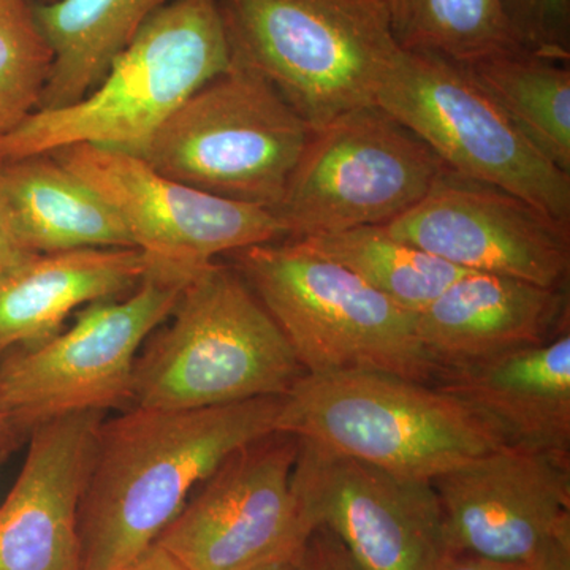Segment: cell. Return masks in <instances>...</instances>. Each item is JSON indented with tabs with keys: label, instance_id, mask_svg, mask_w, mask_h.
Here are the masks:
<instances>
[{
	"label": "cell",
	"instance_id": "obj_14",
	"mask_svg": "<svg viewBox=\"0 0 570 570\" xmlns=\"http://www.w3.org/2000/svg\"><path fill=\"white\" fill-rule=\"evenodd\" d=\"M385 228L464 272L569 287L570 224L448 167L417 205Z\"/></svg>",
	"mask_w": 570,
	"mask_h": 570
},
{
	"label": "cell",
	"instance_id": "obj_18",
	"mask_svg": "<svg viewBox=\"0 0 570 570\" xmlns=\"http://www.w3.org/2000/svg\"><path fill=\"white\" fill-rule=\"evenodd\" d=\"M504 442L524 452L570 455V330L491 362L439 374Z\"/></svg>",
	"mask_w": 570,
	"mask_h": 570
},
{
	"label": "cell",
	"instance_id": "obj_28",
	"mask_svg": "<svg viewBox=\"0 0 570 570\" xmlns=\"http://www.w3.org/2000/svg\"><path fill=\"white\" fill-rule=\"evenodd\" d=\"M36 255L22 245L13 220H11L9 206L0 189V279L18 268L22 262Z\"/></svg>",
	"mask_w": 570,
	"mask_h": 570
},
{
	"label": "cell",
	"instance_id": "obj_8",
	"mask_svg": "<svg viewBox=\"0 0 570 570\" xmlns=\"http://www.w3.org/2000/svg\"><path fill=\"white\" fill-rule=\"evenodd\" d=\"M195 275L151 268L119 298L86 306L69 328L0 356V385L18 426L130 406L135 362Z\"/></svg>",
	"mask_w": 570,
	"mask_h": 570
},
{
	"label": "cell",
	"instance_id": "obj_13",
	"mask_svg": "<svg viewBox=\"0 0 570 570\" xmlns=\"http://www.w3.org/2000/svg\"><path fill=\"white\" fill-rule=\"evenodd\" d=\"M292 487L311 531H332L370 570H430L452 553L431 480L298 438Z\"/></svg>",
	"mask_w": 570,
	"mask_h": 570
},
{
	"label": "cell",
	"instance_id": "obj_22",
	"mask_svg": "<svg viewBox=\"0 0 570 570\" xmlns=\"http://www.w3.org/2000/svg\"><path fill=\"white\" fill-rule=\"evenodd\" d=\"M354 273L379 294L411 313H422L464 269L390 234L385 225H363L292 239Z\"/></svg>",
	"mask_w": 570,
	"mask_h": 570
},
{
	"label": "cell",
	"instance_id": "obj_15",
	"mask_svg": "<svg viewBox=\"0 0 570 570\" xmlns=\"http://www.w3.org/2000/svg\"><path fill=\"white\" fill-rule=\"evenodd\" d=\"M431 482L452 553L524 568L570 528V455L504 448Z\"/></svg>",
	"mask_w": 570,
	"mask_h": 570
},
{
	"label": "cell",
	"instance_id": "obj_30",
	"mask_svg": "<svg viewBox=\"0 0 570 570\" xmlns=\"http://www.w3.org/2000/svg\"><path fill=\"white\" fill-rule=\"evenodd\" d=\"M26 442H28V438L11 414L2 385H0V463H6Z\"/></svg>",
	"mask_w": 570,
	"mask_h": 570
},
{
	"label": "cell",
	"instance_id": "obj_12",
	"mask_svg": "<svg viewBox=\"0 0 570 570\" xmlns=\"http://www.w3.org/2000/svg\"><path fill=\"white\" fill-rule=\"evenodd\" d=\"M298 438L273 431L235 450L194 490L154 546L184 570L295 560L311 534L292 487Z\"/></svg>",
	"mask_w": 570,
	"mask_h": 570
},
{
	"label": "cell",
	"instance_id": "obj_2",
	"mask_svg": "<svg viewBox=\"0 0 570 570\" xmlns=\"http://www.w3.org/2000/svg\"><path fill=\"white\" fill-rule=\"evenodd\" d=\"M232 61L219 2L171 0L149 18L88 96L33 111L0 135V163L77 145L140 156L160 124Z\"/></svg>",
	"mask_w": 570,
	"mask_h": 570
},
{
	"label": "cell",
	"instance_id": "obj_7",
	"mask_svg": "<svg viewBox=\"0 0 570 570\" xmlns=\"http://www.w3.org/2000/svg\"><path fill=\"white\" fill-rule=\"evenodd\" d=\"M311 135L298 111L234 58L160 124L140 157L195 189L276 209Z\"/></svg>",
	"mask_w": 570,
	"mask_h": 570
},
{
	"label": "cell",
	"instance_id": "obj_6",
	"mask_svg": "<svg viewBox=\"0 0 570 570\" xmlns=\"http://www.w3.org/2000/svg\"><path fill=\"white\" fill-rule=\"evenodd\" d=\"M276 431L426 480L505 448L459 397L366 371L305 374L285 393Z\"/></svg>",
	"mask_w": 570,
	"mask_h": 570
},
{
	"label": "cell",
	"instance_id": "obj_21",
	"mask_svg": "<svg viewBox=\"0 0 570 570\" xmlns=\"http://www.w3.org/2000/svg\"><path fill=\"white\" fill-rule=\"evenodd\" d=\"M168 2L171 0L36 3L33 13L55 58L37 110L67 107L88 96L142 26Z\"/></svg>",
	"mask_w": 570,
	"mask_h": 570
},
{
	"label": "cell",
	"instance_id": "obj_20",
	"mask_svg": "<svg viewBox=\"0 0 570 570\" xmlns=\"http://www.w3.org/2000/svg\"><path fill=\"white\" fill-rule=\"evenodd\" d=\"M0 189L22 245L33 254L134 247L102 195L51 154L0 163Z\"/></svg>",
	"mask_w": 570,
	"mask_h": 570
},
{
	"label": "cell",
	"instance_id": "obj_23",
	"mask_svg": "<svg viewBox=\"0 0 570 570\" xmlns=\"http://www.w3.org/2000/svg\"><path fill=\"white\" fill-rule=\"evenodd\" d=\"M468 69L521 132L570 174L569 62L519 50Z\"/></svg>",
	"mask_w": 570,
	"mask_h": 570
},
{
	"label": "cell",
	"instance_id": "obj_19",
	"mask_svg": "<svg viewBox=\"0 0 570 570\" xmlns=\"http://www.w3.org/2000/svg\"><path fill=\"white\" fill-rule=\"evenodd\" d=\"M151 268L135 247L32 255L0 279V356L61 332L80 307L129 294Z\"/></svg>",
	"mask_w": 570,
	"mask_h": 570
},
{
	"label": "cell",
	"instance_id": "obj_4",
	"mask_svg": "<svg viewBox=\"0 0 570 570\" xmlns=\"http://www.w3.org/2000/svg\"><path fill=\"white\" fill-rule=\"evenodd\" d=\"M235 59L311 129L376 105L403 48L385 0H217Z\"/></svg>",
	"mask_w": 570,
	"mask_h": 570
},
{
	"label": "cell",
	"instance_id": "obj_1",
	"mask_svg": "<svg viewBox=\"0 0 570 570\" xmlns=\"http://www.w3.org/2000/svg\"><path fill=\"white\" fill-rule=\"evenodd\" d=\"M283 396L204 409L130 406L104 419L82 493L81 570H124L151 549L235 450L276 431Z\"/></svg>",
	"mask_w": 570,
	"mask_h": 570
},
{
	"label": "cell",
	"instance_id": "obj_31",
	"mask_svg": "<svg viewBox=\"0 0 570 570\" xmlns=\"http://www.w3.org/2000/svg\"><path fill=\"white\" fill-rule=\"evenodd\" d=\"M430 570H524L521 566L504 564L469 553H450Z\"/></svg>",
	"mask_w": 570,
	"mask_h": 570
},
{
	"label": "cell",
	"instance_id": "obj_11",
	"mask_svg": "<svg viewBox=\"0 0 570 570\" xmlns=\"http://www.w3.org/2000/svg\"><path fill=\"white\" fill-rule=\"evenodd\" d=\"M51 156L102 195L153 268L197 275L219 255L288 238L275 209L195 189L135 154L77 145Z\"/></svg>",
	"mask_w": 570,
	"mask_h": 570
},
{
	"label": "cell",
	"instance_id": "obj_3",
	"mask_svg": "<svg viewBox=\"0 0 570 570\" xmlns=\"http://www.w3.org/2000/svg\"><path fill=\"white\" fill-rule=\"evenodd\" d=\"M305 374L245 277L214 262L142 344L130 406L204 409L283 396Z\"/></svg>",
	"mask_w": 570,
	"mask_h": 570
},
{
	"label": "cell",
	"instance_id": "obj_32",
	"mask_svg": "<svg viewBox=\"0 0 570 570\" xmlns=\"http://www.w3.org/2000/svg\"><path fill=\"white\" fill-rule=\"evenodd\" d=\"M124 570H184L181 566L178 564L167 553L164 549H160L159 546H153L151 549L145 551L137 561H134L129 568Z\"/></svg>",
	"mask_w": 570,
	"mask_h": 570
},
{
	"label": "cell",
	"instance_id": "obj_24",
	"mask_svg": "<svg viewBox=\"0 0 570 570\" xmlns=\"http://www.w3.org/2000/svg\"><path fill=\"white\" fill-rule=\"evenodd\" d=\"M393 36L404 51L474 66L527 50L504 0H385Z\"/></svg>",
	"mask_w": 570,
	"mask_h": 570
},
{
	"label": "cell",
	"instance_id": "obj_16",
	"mask_svg": "<svg viewBox=\"0 0 570 570\" xmlns=\"http://www.w3.org/2000/svg\"><path fill=\"white\" fill-rule=\"evenodd\" d=\"M102 412L37 426L0 504V570H81L78 515Z\"/></svg>",
	"mask_w": 570,
	"mask_h": 570
},
{
	"label": "cell",
	"instance_id": "obj_25",
	"mask_svg": "<svg viewBox=\"0 0 570 570\" xmlns=\"http://www.w3.org/2000/svg\"><path fill=\"white\" fill-rule=\"evenodd\" d=\"M52 50L29 0H0V135L39 108Z\"/></svg>",
	"mask_w": 570,
	"mask_h": 570
},
{
	"label": "cell",
	"instance_id": "obj_27",
	"mask_svg": "<svg viewBox=\"0 0 570 570\" xmlns=\"http://www.w3.org/2000/svg\"><path fill=\"white\" fill-rule=\"evenodd\" d=\"M294 562L296 570H370L324 527L311 531Z\"/></svg>",
	"mask_w": 570,
	"mask_h": 570
},
{
	"label": "cell",
	"instance_id": "obj_10",
	"mask_svg": "<svg viewBox=\"0 0 570 570\" xmlns=\"http://www.w3.org/2000/svg\"><path fill=\"white\" fill-rule=\"evenodd\" d=\"M445 165L379 105L313 130L276 214L287 239L387 225L419 204Z\"/></svg>",
	"mask_w": 570,
	"mask_h": 570
},
{
	"label": "cell",
	"instance_id": "obj_26",
	"mask_svg": "<svg viewBox=\"0 0 570 570\" xmlns=\"http://www.w3.org/2000/svg\"><path fill=\"white\" fill-rule=\"evenodd\" d=\"M504 3L527 50L570 61V0H504Z\"/></svg>",
	"mask_w": 570,
	"mask_h": 570
},
{
	"label": "cell",
	"instance_id": "obj_5",
	"mask_svg": "<svg viewBox=\"0 0 570 570\" xmlns=\"http://www.w3.org/2000/svg\"><path fill=\"white\" fill-rule=\"evenodd\" d=\"M306 374L384 373L436 384L417 314L292 239L228 254Z\"/></svg>",
	"mask_w": 570,
	"mask_h": 570
},
{
	"label": "cell",
	"instance_id": "obj_29",
	"mask_svg": "<svg viewBox=\"0 0 570 570\" xmlns=\"http://www.w3.org/2000/svg\"><path fill=\"white\" fill-rule=\"evenodd\" d=\"M524 570H570V528L554 535Z\"/></svg>",
	"mask_w": 570,
	"mask_h": 570
},
{
	"label": "cell",
	"instance_id": "obj_33",
	"mask_svg": "<svg viewBox=\"0 0 570 570\" xmlns=\"http://www.w3.org/2000/svg\"><path fill=\"white\" fill-rule=\"evenodd\" d=\"M250 570H296L294 560H281L268 562V564L258 566Z\"/></svg>",
	"mask_w": 570,
	"mask_h": 570
},
{
	"label": "cell",
	"instance_id": "obj_34",
	"mask_svg": "<svg viewBox=\"0 0 570 570\" xmlns=\"http://www.w3.org/2000/svg\"><path fill=\"white\" fill-rule=\"evenodd\" d=\"M58 2V0H40V3H52Z\"/></svg>",
	"mask_w": 570,
	"mask_h": 570
},
{
	"label": "cell",
	"instance_id": "obj_9",
	"mask_svg": "<svg viewBox=\"0 0 570 570\" xmlns=\"http://www.w3.org/2000/svg\"><path fill=\"white\" fill-rule=\"evenodd\" d=\"M376 105L464 178L490 184L570 224V174L551 163L466 66L401 52Z\"/></svg>",
	"mask_w": 570,
	"mask_h": 570
},
{
	"label": "cell",
	"instance_id": "obj_17",
	"mask_svg": "<svg viewBox=\"0 0 570 570\" xmlns=\"http://www.w3.org/2000/svg\"><path fill=\"white\" fill-rule=\"evenodd\" d=\"M569 316V287L468 272L417 314V335L439 376L542 346Z\"/></svg>",
	"mask_w": 570,
	"mask_h": 570
}]
</instances>
